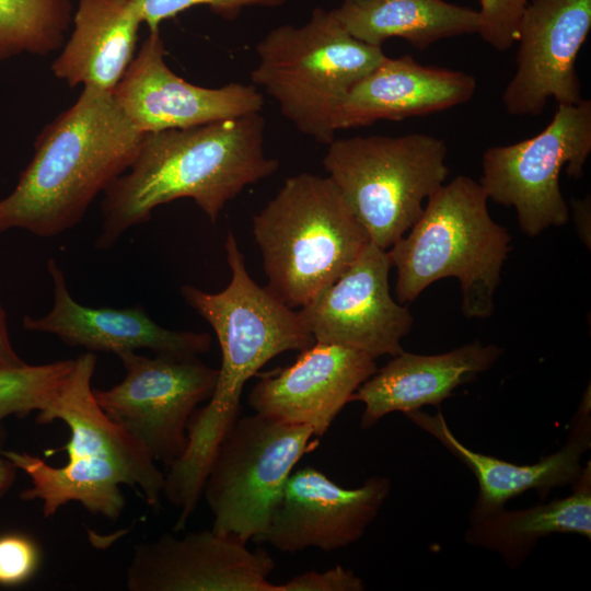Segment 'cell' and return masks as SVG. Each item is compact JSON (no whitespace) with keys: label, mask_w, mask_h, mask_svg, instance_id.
I'll use <instances>...</instances> for the list:
<instances>
[{"label":"cell","mask_w":591,"mask_h":591,"mask_svg":"<svg viewBox=\"0 0 591 591\" xmlns=\"http://www.w3.org/2000/svg\"><path fill=\"white\" fill-rule=\"evenodd\" d=\"M224 247L231 280L222 291L181 287L185 302L215 331L221 367L208 403L189 419L183 455L165 475L163 497L178 510L177 529L186 526L197 508L212 457L239 417L245 383L277 355L314 344L298 311L251 278L233 233H228Z\"/></svg>","instance_id":"cell-1"},{"label":"cell","mask_w":591,"mask_h":591,"mask_svg":"<svg viewBox=\"0 0 591 591\" xmlns=\"http://www.w3.org/2000/svg\"><path fill=\"white\" fill-rule=\"evenodd\" d=\"M260 113L147 132L126 173L104 192L97 248H108L160 205L192 198L211 223L246 186L279 167L265 153Z\"/></svg>","instance_id":"cell-2"},{"label":"cell","mask_w":591,"mask_h":591,"mask_svg":"<svg viewBox=\"0 0 591 591\" xmlns=\"http://www.w3.org/2000/svg\"><path fill=\"white\" fill-rule=\"evenodd\" d=\"M143 136L113 92L84 86L38 134L15 187L0 199V233L24 229L50 237L76 227L96 196L130 167Z\"/></svg>","instance_id":"cell-3"},{"label":"cell","mask_w":591,"mask_h":591,"mask_svg":"<svg viewBox=\"0 0 591 591\" xmlns=\"http://www.w3.org/2000/svg\"><path fill=\"white\" fill-rule=\"evenodd\" d=\"M96 357L86 351L76 358L73 371L53 403L37 413L36 421H63L70 430L66 444L68 461L54 467L26 452L4 454L31 479L20 494L24 501H42L45 518L77 501L89 512L108 520L125 509L120 486L140 490L147 503L161 507L165 475L155 461L99 406L92 387Z\"/></svg>","instance_id":"cell-4"},{"label":"cell","mask_w":591,"mask_h":591,"mask_svg":"<svg viewBox=\"0 0 591 591\" xmlns=\"http://www.w3.org/2000/svg\"><path fill=\"white\" fill-rule=\"evenodd\" d=\"M480 184L459 175L434 192L409 233L387 252L396 268V299L412 302L431 283L457 278L462 312L486 318L509 254L511 236L487 208Z\"/></svg>","instance_id":"cell-5"},{"label":"cell","mask_w":591,"mask_h":591,"mask_svg":"<svg viewBox=\"0 0 591 591\" xmlns=\"http://www.w3.org/2000/svg\"><path fill=\"white\" fill-rule=\"evenodd\" d=\"M266 288L289 308H302L332 285L370 242L327 177L302 172L286 178L253 217Z\"/></svg>","instance_id":"cell-6"},{"label":"cell","mask_w":591,"mask_h":591,"mask_svg":"<svg viewBox=\"0 0 591 591\" xmlns=\"http://www.w3.org/2000/svg\"><path fill=\"white\" fill-rule=\"evenodd\" d=\"M255 51L252 84L263 88L301 134L326 146L335 139L343 99L386 58L381 46L355 38L324 8L314 9L301 26L273 28Z\"/></svg>","instance_id":"cell-7"},{"label":"cell","mask_w":591,"mask_h":591,"mask_svg":"<svg viewBox=\"0 0 591 591\" xmlns=\"http://www.w3.org/2000/svg\"><path fill=\"white\" fill-rule=\"evenodd\" d=\"M445 142L432 135L334 139L323 165L372 243L386 250L417 222L449 175Z\"/></svg>","instance_id":"cell-8"},{"label":"cell","mask_w":591,"mask_h":591,"mask_svg":"<svg viewBox=\"0 0 591 591\" xmlns=\"http://www.w3.org/2000/svg\"><path fill=\"white\" fill-rule=\"evenodd\" d=\"M308 426L255 413L237 417L222 438L205 478L202 495L212 530L247 544L267 529L288 477L312 449Z\"/></svg>","instance_id":"cell-9"},{"label":"cell","mask_w":591,"mask_h":591,"mask_svg":"<svg viewBox=\"0 0 591 591\" xmlns=\"http://www.w3.org/2000/svg\"><path fill=\"white\" fill-rule=\"evenodd\" d=\"M591 153V101L558 104L551 123L522 141L488 148L479 184L488 199L512 207L522 232L536 236L569 219L559 175L580 178Z\"/></svg>","instance_id":"cell-10"},{"label":"cell","mask_w":591,"mask_h":591,"mask_svg":"<svg viewBox=\"0 0 591 591\" xmlns=\"http://www.w3.org/2000/svg\"><path fill=\"white\" fill-rule=\"evenodd\" d=\"M125 376L108 390L93 389L106 416L154 461L171 466L187 447V427L197 406L216 387L218 369L197 356L118 355Z\"/></svg>","instance_id":"cell-11"},{"label":"cell","mask_w":591,"mask_h":591,"mask_svg":"<svg viewBox=\"0 0 591 591\" xmlns=\"http://www.w3.org/2000/svg\"><path fill=\"white\" fill-rule=\"evenodd\" d=\"M391 260L371 241L355 262L298 313L314 341L337 344L373 358L397 356L414 317L390 293Z\"/></svg>","instance_id":"cell-12"},{"label":"cell","mask_w":591,"mask_h":591,"mask_svg":"<svg viewBox=\"0 0 591 591\" xmlns=\"http://www.w3.org/2000/svg\"><path fill=\"white\" fill-rule=\"evenodd\" d=\"M275 561L264 548L211 530L162 534L135 545L126 570L129 591H280L268 580Z\"/></svg>","instance_id":"cell-13"},{"label":"cell","mask_w":591,"mask_h":591,"mask_svg":"<svg viewBox=\"0 0 591 591\" xmlns=\"http://www.w3.org/2000/svg\"><path fill=\"white\" fill-rule=\"evenodd\" d=\"M591 28V0H532L518 32L515 71L502 93L508 114L540 115L549 99L581 102L576 69L579 50Z\"/></svg>","instance_id":"cell-14"},{"label":"cell","mask_w":591,"mask_h":591,"mask_svg":"<svg viewBox=\"0 0 591 591\" xmlns=\"http://www.w3.org/2000/svg\"><path fill=\"white\" fill-rule=\"evenodd\" d=\"M160 28L150 31L113 95L132 125L143 134L182 129L260 113L264 96L253 84L221 88L193 84L166 61Z\"/></svg>","instance_id":"cell-15"},{"label":"cell","mask_w":591,"mask_h":591,"mask_svg":"<svg viewBox=\"0 0 591 591\" xmlns=\"http://www.w3.org/2000/svg\"><path fill=\"white\" fill-rule=\"evenodd\" d=\"M384 476H371L357 488H344L306 466L287 479L266 531L255 541L288 554L309 547L334 552L359 541L391 493Z\"/></svg>","instance_id":"cell-16"},{"label":"cell","mask_w":591,"mask_h":591,"mask_svg":"<svg viewBox=\"0 0 591 591\" xmlns=\"http://www.w3.org/2000/svg\"><path fill=\"white\" fill-rule=\"evenodd\" d=\"M376 370L375 358L366 352L314 341L292 364L263 375L248 394V405L259 415L308 426L314 437H323Z\"/></svg>","instance_id":"cell-17"},{"label":"cell","mask_w":591,"mask_h":591,"mask_svg":"<svg viewBox=\"0 0 591 591\" xmlns=\"http://www.w3.org/2000/svg\"><path fill=\"white\" fill-rule=\"evenodd\" d=\"M404 415L475 475L478 496L471 509L470 522L505 508L507 501L528 490H536L545 497L555 487L572 485L583 471L582 456L591 447L590 386L571 419L566 443L534 464H515L468 449L453 434L440 410L430 415L418 409Z\"/></svg>","instance_id":"cell-18"},{"label":"cell","mask_w":591,"mask_h":591,"mask_svg":"<svg viewBox=\"0 0 591 591\" xmlns=\"http://www.w3.org/2000/svg\"><path fill=\"white\" fill-rule=\"evenodd\" d=\"M47 270L54 283V305L45 316L24 317L23 327L30 332L53 334L69 346L117 356L143 348L155 354L198 356L211 348L212 338L208 333L164 328L142 308L80 304L69 293L65 275L54 258L47 260Z\"/></svg>","instance_id":"cell-19"},{"label":"cell","mask_w":591,"mask_h":591,"mask_svg":"<svg viewBox=\"0 0 591 591\" xmlns=\"http://www.w3.org/2000/svg\"><path fill=\"white\" fill-rule=\"evenodd\" d=\"M476 86L470 73L424 66L408 55L386 56L343 99L335 128H358L444 111L468 102Z\"/></svg>","instance_id":"cell-20"},{"label":"cell","mask_w":591,"mask_h":591,"mask_svg":"<svg viewBox=\"0 0 591 591\" xmlns=\"http://www.w3.org/2000/svg\"><path fill=\"white\" fill-rule=\"evenodd\" d=\"M502 354L497 345L475 340L439 355L403 351L394 356L351 396L350 402L364 405L360 428L368 430L391 413L440 407L455 389L489 370Z\"/></svg>","instance_id":"cell-21"},{"label":"cell","mask_w":591,"mask_h":591,"mask_svg":"<svg viewBox=\"0 0 591 591\" xmlns=\"http://www.w3.org/2000/svg\"><path fill=\"white\" fill-rule=\"evenodd\" d=\"M73 30L51 63L70 88L113 92L135 58L142 20L129 0H79Z\"/></svg>","instance_id":"cell-22"},{"label":"cell","mask_w":591,"mask_h":591,"mask_svg":"<svg viewBox=\"0 0 591 591\" xmlns=\"http://www.w3.org/2000/svg\"><path fill=\"white\" fill-rule=\"evenodd\" d=\"M333 12L355 38L381 47L399 37L424 50L443 38L478 33L480 26L478 11L444 0H343Z\"/></svg>","instance_id":"cell-23"},{"label":"cell","mask_w":591,"mask_h":591,"mask_svg":"<svg viewBox=\"0 0 591 591\" xmlns=\"http://www.w3.org/2000/svg\"><path fill=\"white\" fill-rule=\"evenodd\" d=\"M558 533L591 538V463L560 499L520 510L502 508L470 522L465 541L498 553L510 568L519 567L538 540Z\"/></svg>","instance_id":"cell-24"},{"label":"cell","mask_w":591,"mask_h":591,"mask_svg":"<svg viewBox=\"0 0 591 591\" xmlns=\"http://www.w3.org/2000/svg\"><path fill=\"white\" fill-rule=\"evenodd\" d=\"M72 15L71 0H0V61L58 50Z\"/></svg>","instance_id":"cell-25"},{"label":"cell","mask_w":591,"mask_h":591,"mask_svg":"<svg viewBox=\"0 0 591 591\" xmlns=\"http://www.w3.org/2000/svg\"><path fill=\"white\" fill-rule=\"evenodd\" d=\"M76 359L46 364L0 367V420L45 410L68 382Z\"/></svg>","instance_id":"cell-26"},{"label":"cell","mask_w":591,"mask_h":591,"mask_svg":"<svg viewBox=\"0 0 591 591\" xmlns=\"http://www.w3.org/2000/svg\"><path fill=\"white\" fill-rule=\"evenodd\" d=\"M138 10L142 23L149 32L160 28L162 21L174 18L178 13L197 5H206L213 13L234 20L243 8L266 7L277 8L287 0H129Z\"/></svg>","instance_id":"cell-27"},{"label":"cell","mask_w":591,"mask_h":591,"mask_svg":"<svg viewBox=\"0 0 591 591\" xmlns=\"http://www.w3.org/2000/svg\"><path fill=\"white\" fill-rule=\"evenodd\" d=\"M526 0H479L478 34L494 49L506 51L517 43Z\"/></svg>","instance_id":"cell-28"},{"label":"cell","mask_w":591,"mask_h":591,"mask_svg":"<svg viewBox=\"0 0 591 591\" xmlns=\"http://www.w3.org/2000/svg\"><path fill=\"white\" fill-rule=\"evenodd\" d=\"M40 565L37 543L22 533L0 535V586L15 587L28 581Z\"/></svg>","instance_id":"cell-29"},{"label":"cell","mask_w":591,"mask_h":591,"mask_svg":"<svg viewBox=\"0 0 591 591\" xmlns=\"http://www.w3.org/2000/svg\"><path fill=\"white\" fill-rule=\"evenodd\" d=\"M280 591H362L364 582L351 569L337 565L325 571L311 570L279 584Z\"/></svg>","instance_id":"cell-30"},{"label":"cell","mask_w":591,"mask_h":591,"mask_svg":"<svg viewBox=\"0 0 591 591\" xmlns=\"http://www.w3.org/2000/svg\"><path fill=\"white\" fill-rule=\"evenodd\" d=\"M8 440V431L0 420V500L13 487L19 468L15 464L5 456V443Z\"/></svg>","instance_id":"cell-31"},{"label":"cell","mask_w":591,"mask_h":591,"mask_svg":"<svg viewBox=\"0 0 591 591\" xmlns=\"http://www.w3.org/2000/svg\"><path fill=\"white\" fill-rule=\"evenodd\" d=\"M25 362L14 351L7 327V318L0 305V367L15 368L24 366Z\"/></svg>","instance_id":"cell-32"},{"label":"cell","mask_w":591,"mask_h":591,"mask_svg":"<svg viewBox=\"0 0 591 591\" xmlns=\"http://www.w3.org/2000/svg\"><path fill=\"white\" fill-rule=\"evenodd\" d=\"M571 208L578 231L582 233L583 241L589 244L587 232L588 234L590 233V198L572 199Z\"/></svg>","instance_id":"cell-33"},{"label":"cell","mask_w":591,"mask_h":591,"mask_svg":"<svg viewBox=\"0 0 591 591\" xmlns=\"http://www.w3.org/2000/svg\"><path fill=\"white\" fill-rule=\"evenodd\" d=\"M526 1H529V0H526Z\"/></svg>","instance_id":"cell-34"}]
</instances>
